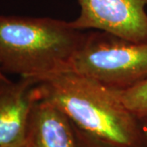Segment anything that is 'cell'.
I'll use <instances>...</instances> for the list:
<instances>
[{
	"mask_svg": "<svg viewBox=\"0 0 147 147\" xmlns=\"http://www.w3.org/2000/svg\"><path fill=\"white\" fill-rule=\"evenodd\" d=\"M33 95L110 147H147L140 119L113 90L96 79L71 70L59 72L40 79Z\"/></svg>",
	"mask_w": 147,
	"mask_h": 147,
	"instance_id": "cell-1",
	"label": "cell"
},
{
	"mask_svg": "<svg viewBox=\"0 0 147 147\" xmlns=\"http://www.w3.org/2000/svg\"><path fill=\"white\" fill-rule=\"evenodd\" d=\"M87 33L51 17L0 15V68L33 79L68 71Z\"/></svg>",
	"mask_w": 147,
	"mask_h": 147,
	"instance_id": "cell-2",
	"label": "cell"
},
{
	"mask_svg": "<svg viewBox=\"0 0 147 147\" xmlns=\"http://www.w3.org/2000/svg\"><path fill=\"white\" fill-rule=\"evenodd\" d=\"M69 70L123 90L147 79V42H132L107 32L87 33Z\"/></svg>",
	"mask_w": 147,
	"mask_h": 147,
	"instance_id": "cell-3",
	"label": "cell"
},
{
	"mask_svg": "<svg viewBox=\"0 0 147 147\" xmlns=\"http://www.w3.org/2000/svg\"><path fill=\"white\" fill-rule=\"evenodd\" d=\"M74 28L94 29L132 42H147V0H78Z\"/></svg>",
	"mask_w": 147,
	"mask_h": 147,
	"instance_id": "cell-4",
	"label": "cell"
},
{
	"mask_svg": "<svg viewBox=\"0 0 147 147\" xmlns=\"http://www.w3.org/2000/svg\"><path fill=\"white\" fill-rule=\"evenodd\" d=\"M31 79L16 82L6 76L0 78V146L26 140L27 123L34 102Z\"/></svg>",
	"mask_w": 147,
	"mask_h": 147,
	"instance_id": "cell-5",
	"label": "cell"
},
{
	"mask_svg": "<svg viewBox=\"0 0 147 147\" xmlns=\"http://www.w3.org/2000/svg\"><path fill=\"white\" fill-rule=\"evenodd\" d=\"M26 142L27 147H77L74 127L68 117L49 102L34 97Z\"/></svg>",
	"mask_w": 147,
	"mask_h": 147,
	"instance_id": "cell-6",
	"label": "cell"
},
{
	"mask_svg": "<svg viewBox=\"0 0 147 147\" xmlns=\"http://www.w3.org/2000/svg\"><path fill=\"white\" fill-rule=\"evenodd\" d=\"M113 91L127 108L139 119L146 118L147 79L127 89Z\"/></svg>",
	"mask_w": 147,
	"mask_h": 147,
	"instance_id": "cell-7",
	"label": "cell"
},
{
	"mask_svg": "<svg viewBox=\"0 0 147 147\" xmlns=\"http://www.w3.org/2000/svg\"><path fill=\"white\" fill-rule=\"evenodd\" d=\"M74 125V124H73ZM77 139V147H110L103 142L81 131L74 125Z\"/></svg>",
	"mask_w": 147,
	"mask_h": 147,
	"instance_id": "cell-8",
	"label": "cell"
},
{
	"mask_svg": "<svg viewBox=\"0 0 147 147\" xmlns=\"http://www.w3.org/2000/svg\"><path fill=\"white\" fill-rule=\"evenodd\" d=\"M140 121H141L142 131H143V134H144V137H145V139H146V142L147 145V117L146 118L141 119Z\"/></svg>",
	"mask_w": 147,
	"mask_h": 147,
	"instance_id": "cell-9",
	"label": "cell"
},
{
	"mask_svg": "<svg viewBox=\"0 0 147 147\" xmlns=\"http://www.w3.org/2000/svg\"><path fill=\"white\" fill-rule=\"evenodd\" d=\"M0 147H27L26 142V140L24 142H18L16 144H12V145H8V146H0Z\"/></svg>",
	"mask_w": 147,
	"mask_h": 147,
	"instance_id": "cell-10",
	"label": "cell"
},
{
	"mask_svg": "<svg viewBox=\"0 0 147 147\" xmlns=\"http://www.w3.org/2000/svg\"><path fill=\"white\" fill-rule=\"evenodd\" d=\"M5 76V74H3V72L2 71V69L0 68V78H2V77H4Z\"/></svg>",
	"mask_w": 147,
	"mask_h": 147,
	"instance_id": "cell-11",
	"label": "cell"
}]
</instances>
